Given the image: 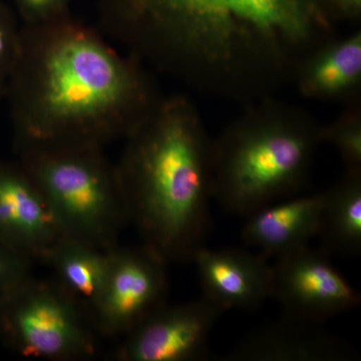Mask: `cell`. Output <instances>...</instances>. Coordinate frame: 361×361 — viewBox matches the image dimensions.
<instances>
[{
	"mask_svg": "<svg viewBox=\"0 0 361 361\" xmlns=\"http://www.w3.org/2000/svg\"><path fill=\"white\" fill-rule=\"evenodd\" d=\"M110 253L111 250L65 237L51 252L47 263L56 273V281L89 310L103 285Z\"/></svg>",
	"mask_w": 361,
	"mask_h": 361,
	"instance_id": "obj_16",
	"label": "cell"
},
{
	"mask_svg": "<svg viewBox=\"0 0 361 361\" xmlns=\"http://www.w3.org/2000/svg\"><path fill=\"white\" fill-rule=\"evenodd\" d=\"M4 96L20 154L104 149L125 140L164 94L140 59L68 13L21 26Z\"/></svg>",
	"mask_w": 361,
	"mask_h": 361,
	"instance_id": "obj_2",
	"label": "cell"
},
{
	"mask_svg": "<svg viewBox=\"0 0 361 361\" xmlns=\"http://www.w3.org/2000/svg\"><path fill=\"white\" fill-rule=\"evenodd\" d=\"M102 32L154 70L249 104L337 37L317 0H97Z\"/></svg>",
	"mask_w": 361,
	"mask_h": 361,
	"instance_id": "obj_1",
	"label": "cell"
},
{
	"mask_svg": "<svg viewBox=\"0 0 361 361\" xmlns=\"http://www.w3.org/2000/svg\"><path fill=\"white\" fill-rule=\"evenodd\" d=\"M103 149H32L18 154V160L66 236L109 251L118 246L130 216L116 165Z\"/></svg>",
	"mask_w": 361,
	"mask_h": 361,
	"instance_id": "obj_5",
	"label": "cell"
},
{
	"mask_svg": "<svg viewBox=\"0 0 361 361\" xmlns=\"http://www.w3.org/2000/svg\"><path fill=\"white\" fill-rule=\"evenodd\" d=\"M6 78L0 77V99L4 96V90H6Z\"/></svg>",
	"mask_w": 361,
	"mask_h": 361,
	"instance_id": "obj_22",
	"label": "cell"
},
{
	"mask_svg": "<svg viewBox=\"0 0 361 361\" xmlns=\"http://www.w3.org/2000/svg\"><path fill=\"white\" fill-rule=\"evenodd\" d=\"M167 265L144 244L111 250L103 285L89 306L99 336L122 338L167 303Z\"/></svg>",
	"mask_w": 361,
	"mask_h": 361,
	"instance_id": "obj_7",
	"label": "cell"
},
{
	"mask_svg": "<svg viewBox=\"0 0 361 361\" xmlns=\"http://www.w3.org/2000/svg\"><path fill=\"white\" fill-rule=\"evenodd\" d=\"M285 314L325 323L355 310L360 294L329 253L310 245L278 256L272 264V293Z\"/></svg>",
	"mask_w": 361,
	"mask_h": 361,
	"instance_id": "obj_8",
	"label": "cell"
},
{
	"mask_svg": "<svg viewBox=\"0 0 361 361\" xmlns=\"http://www.w3.org/2000/svg\"><path fill=\"white\" fill-rule=\"evenodd\" d=\"M293 85L307 99L345 104L361 101V32L334 37L297 68Z\"/></svg>",
	"mask_w": 361,
	"mask_h": 361,
	"instance_id": "obj_14",
	"label": "cell"
},
{
	"mask_svg": "<svg viewBox=\"0 0 361 361\" xmlns=\"http://www.w3.org/2000/svg\"><path fill=\"white\" fill-rule=\"evenodd\" d=\"M203 296L223 310L255 311L271 298L272 265L261 253L241 248L210 249L195 254Z\"/></svg>",
	"mask_w": 361,
	"mask_h": 361,
	"instance_id": "obj_12",
	"label": "cell"
},
{
	"mask_svg": "<svg viewBox=\"0 0 361 361\" xmlns=\"http://www.w3.org/2000/svg\"><path fill=\"white\" fill-rule=\"evenodd\" d=\"M35 261L0 239V302L27 281Z\"/></svg>",
	"mask_w": 361,
	"mask_h": 361,
	"instance_id": "obj_18",
	"label": "cell"
},
{
	"mask_svg": "<svg viewBox=\"0 0 361 361\" xmlns=\"http://www.w3.org/2000/svg\"><path fill=\"white\" fill-rule=\"evenodd\" d=\"M66 235L20 161H0V239L33 261L51 255Z\"/></svg>",
	"mask_w": 361,
	"mask_h": 361,
	"instance_id": "obj_10",
	"label": "cell"
},
{
	"mask_svg": "<svg viewBox=\"0 0 361 361\" xmlns=\"http://www.w3.org/2000/svg\"><path fill=\"white\" fill-rule=\"evenodd\" d=\"M323 140L336 149L345 170H361V101L345 104L341 115L323 126Z\"/></svg>",
	"mask_w": 361,
	"mask_h": 361,
	"instance_id": "obj_17",
	"label": "cell"
},
{
	"mask_svg": "<svg viewBox=\"0 0 361 361\" xmlns=\"http://www.w3.org/2000/svg\"><path fill=\"white\" fill-rule=\"evenodd\" d=\"M360 357L351 344L324 323L282 315L252 329L226 355L229 361H350Z\"/></svg>",
	"mask_w": 361,
	"mask_h": 361,
	"instance_id": "obj_11",
	"label": "cell"
},
{
	"mask_svg": "<svg viewBox=\"0 0 361 361\" xmlns=\"http://www.w3.org/2000/svg\"><path fill=\"white\" fill-rule=\"evenodd\" d=\"M116 164L144 245L167 264L192 262L212 227L213 139L182 94L164 96Z\"/></svg>",
	"mask_w": 361,
	"mask_h": 361,
	"instance_id": "obj_3",
	"label": "cell"
},
{
	"mask_svg": "<svg viewBox=\"0 0 361 361\" xmlns=\"http://www.w3.org/2000/svg\"><path fill=\"white\" fill-rule=\"evenodd\" d=\"M99 336L87 308L56 279L32 276L0 302V337L18 355L84 360L96 355Z\"/></svg>",
	"mask_w": 361,
	"mask_h": 361,
	"instance_id": "obj_6",
	"label": "cell"
},
{
	"mask_svg": "<svg viewBox=\"0 0 361 361\" xmlns=\"http://www.w3.org/2000/svg\"><path fill=\"white\" fill-rule=\"evenodd\" d=\"M20 28L13 11L0 0V77H8L20 49Z\"/></svg>",
	"mask_w": 361,
	"mask_h": 361,
	"instance_id": "obj_19",
	"label": "cell"
},
{
	"mask_svg": "<svg viewBox=\"0 0 361 361\" xmlns=\"http://www.w3.org/2000/svg\"><path fill=\"white\" fill-rule=\"evenodd\" d=\"M323 194L320 248L329 255L356 257L361 253V170L344 171Z\"/></svg>",
	"mask_w": 361,
	"mask_h": 361,
	"instance_id": "obj_15",
	"label": "cell"
},
{
	"mask_svg": "<svg viewBox=\"0 0 361 361\" xmlns=\"http://www.w3.org/2000/svg\"><path fill=\"white\" fill-rule=\"evenodd\" d=\"M317 1L319 2L320 6H322L323 8H324V11H326V9H325V4H327L329 0H317ZM330 20H331V18H330Z\"/></svg>",
	"mask_w": 361,
	"mask_h": 361,
	"instance_id": "obj_23",
	"label": "cell"
},
{
	"mask_svg": "<svg viewBox=\"0 0 361 361\" xmlns=\"http://www.w3.org/2000/svg\"><path fill=\"white\" fill-rule=\"evenodd\" d=\"M245 106L213 139V199L240 217L302 191L324 142L323 125L300 106L274 97Z\"/></svg>",
	"mask_w": 361,
	"mask_h": 361,
	"instance_id": "obj_4",
	"label": "cell"
},
{
	"mask_svg": "<svg viewBox=\"0 0 361 361\" xmlns=\"http://www.w3.org/2000/svg\"><path fill=\"white\" fill-rule=\"evenodd\" d=\"M225 310L202 296L161 306L122 337L118 361H199L212 356L209 341Z\"/></svg>",
	"mask_w": 361,
	"mask_h": 361,
	"instance_id": "obj_9",
	"label": "cell"
},
{
	"mask_svg": "<svg viewBox=\"0 0 361 361\" xmlns=\"http://www.w3.org/2000/svg\"><path fill=\"white\" fill-rule=\"evenodd\" d=\"M323 194L290 197L252 213L241 239L265 257H278L308 246L319 231Z\"/></svg>",
	"mask_w": 361,
	"mask_h": 361,
	"instance_id": "obj_13",
	"label": "cell"
},
{
	"mask_svg": "<svg viewBox=\"0 0 361 361\" xmlns=\"http://www.w3.org/2000/svg\"><path fill=\"white\" fill-rule=\"evenodd\" d=\"M327 13L331 20L334 18L357 20L361 11V0H329Z\"/></svg>",
	"mask_w": 361,
	"mask_h": 361,
	"instance_id": "obj_21",
	"label": "cell"
},
{
	"mask_svg": "<svg viewBox=\"0 0 361 361\" xmlns=\"http://www.w3.org/2000/svg\"><path fill=\"white\" fill-rule=\"evenodd\" d=\"M71 0H16L23 25H37L58 20L70 13Z\"/></svg>",
	"mask_w": 361,
	"mask_h": 361,
	"instance_id": "obj_20",
	"label": "cell"
}]
</instances>
